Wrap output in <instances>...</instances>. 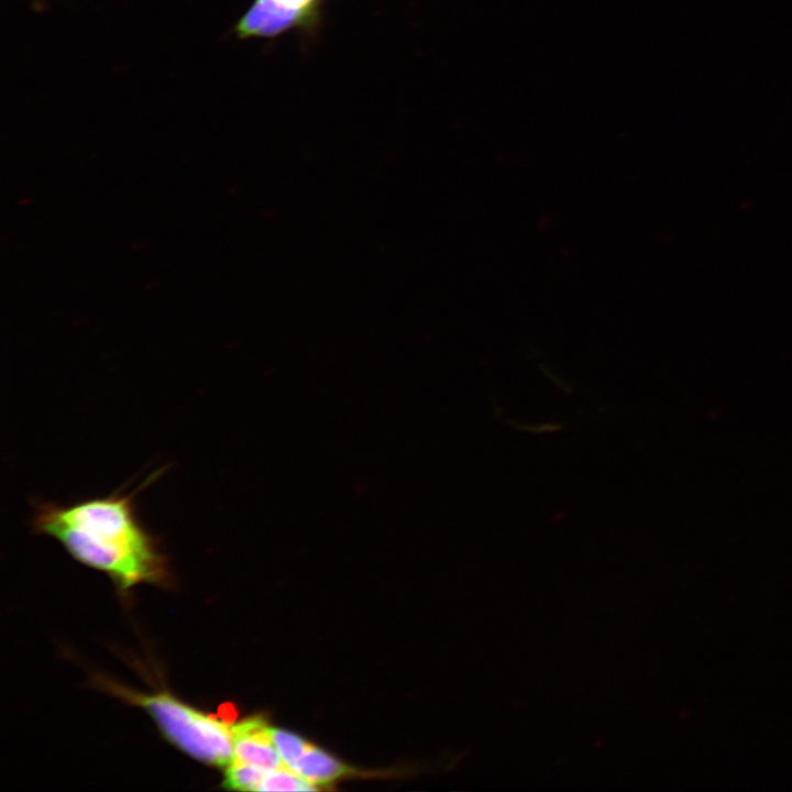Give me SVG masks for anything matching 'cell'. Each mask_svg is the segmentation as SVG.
<instances>
[{
	"instance_id": "cell-1",
	"label": "cell",
	"mask_w": 792,
	"mask_h": 792,
	"mask_svg": "<svg viewBox=\"0 0 792 792\" xmlns=\"http://www.w3.org/2000/svg\"><path fill=\"white\" fill-rule=\"evenodd\" d=\"M162 471L130 493L117 491L68 505L37 502L32 527L59 541L79 562L108 573L123 588L158 581L165 575V560L156 539L140 524L134 497Z\"/></svg>"
},
{
	"instance_id": "cell-2",
	"label": "cell",
	"mask_w": 792,
	"mask_h": 792,
	"mask_svg": "<svg viewBox=\"0 0 792 792\" xmlns=\"http://www.w3.org/2000/svg\"><path fill=\"white\" fill-rule=\"evenodd\" d=\"M125 696L143 706L174 745L213 766H228L234 757L232 727L170 696L167 693Z\"/></svg>"
},
{
	"instance_id": "cell-3",
	"label": "cell",
	"mask_w": 792,
	"mask_h": 792,
	"mask_svg": "<svg viewBox=\"0 0 792 792\" xmlns=\"http://www.w3.org/2000/svg\"><path fill=\"white\" fill-rule=\"evenodd\" d=\"M326 0H253L230 33L239 40H274L289 32L317 35Z\"/></svg>"
},
{
	"instance_id": "cell-4",
	"label": "cell",
	"mask_w": 792,
	"mask_h": 792,
	"mask_svg": "<svg viewBox=\"0 0 792 792\" xmlns=\"http://www.w3.org/2000/svg\"><path fill=\"white\" fill-rule=\"evenodd\" d=\"M271 727L258 717L240 722L232 727L233 760L258 767L265 771L284 766L273 743Z\"/></svg>"
},
{
	"instance_id": "cell-5",
	"label": "cell",
	"mask_w": 792,
	"mask_h": 792,
	"mask_svg": "<svg viewBox=\"0 0 792 792\" xmlns=\"http://www.w3.org/2000/svg\"><path fill=\"white\" fill-rule=\"evenodd\" d=\"M288 769L312 784H328L351 772L349 767L312 745Z\"/></svg>"
},
{
	"instance_id": "cell-6",
	"label": "cell",
	"mask_w": 792,
	"mask_h": 792,
	"mask_svg": "<svg viewBox=\"0 0 792 792\" xmlns=\"http://www.w3.org/2000/svg\"><path fill=\"white\" fill-rule=\"evenodd\" d=\"M266 772L258 767L232 760L227 766L223 783L230 790L258 791Z\"/></svg>"
},
{
	"instance_id": "cell-7",
	"label": "cell",
	"mask_w": 792,
	"mask_h": 792,
	"mask_svg": "<svg viewBox=\"0 0 792 792\" xmlns=\"http://www.w3.org/2000/svg\"><path fill=\"white\" fill-rule=\"evenodd\" d=\"M316 787L283 766L266 772L258 791H312Z\"/></svg>"
},
{
	"instance_id": "cell-8",
	"label": "cell",
	"mask_w": 792,
	"mask_h": 792,
	"mask_svg": "<svg viewBox=\"0 0 792 792\" xmlns=\"http://www.w3.org/2000/svg\"><path fill=\"white\" fill-rule=\"evenodd\" d=\"M273 743L285 767H292L309 747V743L299 736L283 729H271Z\"/></svg>"
},
{
	"instance_id": "cell-9",
	"label": "cell",
	"mask_w": 792,
	"mask_h": 792,
	"mask_svg": "<svg viewBox=\"0 0 792 792\" xmlns=\"http://www.w3.org/2000/svg\"><path fill=\"white\" fill-rule=\"evenodd\" d=\"M43 1H44V0H34V3H35L34 7H35V8H38V6H42V2H43Z\"/></svg>"
}]
</instances>
